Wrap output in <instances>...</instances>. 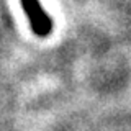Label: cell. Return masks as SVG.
<instances>
[{
	"label": "cell",
	"mask_w": 131,
	"mask_h": 131,
	"mask_svg": "<svg viewBox=\"0 0 131 131\" xmlns=\"http://www.w3.org/2000/svg\"><path fill=\"white\" fill-rule=\"evenodd\" d=\"M20 3H21L25 15L30 20L31 31L38 38H48L54 30V23L48 15V12L43 8L41 2L39 0H20Z\"/></svg>",
	"instance_id": "1"
}]
</instances>
